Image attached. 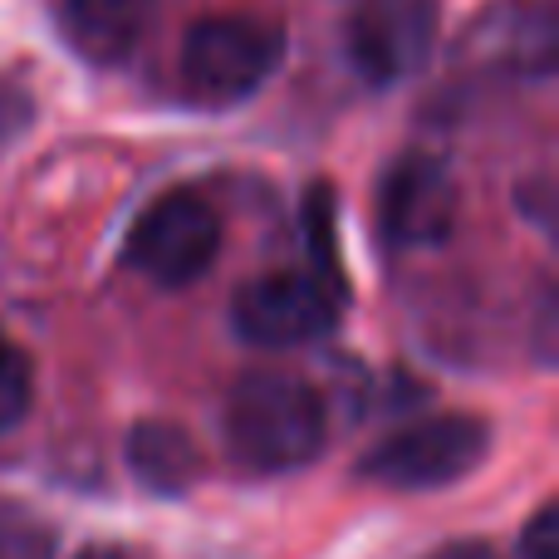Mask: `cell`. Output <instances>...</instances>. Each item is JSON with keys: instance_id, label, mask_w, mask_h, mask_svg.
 Returning a JSON list of instances; mask_svg holds the SVG:
<instances>
[{"instance_id": "cell-1", "label": "cell", "mask_w": 559, "mask_h": 559, "mask_svg": "<svg viewBox=\"0 0 559 559\" xmlns=\"http://www.w3.org/2000/svg\"><path fill=\"white\" fill-rule=\"evenodd\" d=\"M324 397L285 368H255L231 388L226 442L251 472H295L324 452Z\"/></svg>"}, {"instance_id": "cell-2", "label": "cell", "mask_w": 559, "mask_h": 559, "mask_svg": "<svg viewBox=\"0 0 559 559\" xmlns=\"http://www.w3.org/2000/svg\"><path fill=\"white\" fill-rule=\"evenodd\" d=\"M285 35L251 15L197 20L182 39V84L202 104H241L280 69Z\"/></svg>"}, {"instance_id": "cell-3", "label": "cell", "mask_w": 559, "mask_h": 559, "mask_svg": "<svg viewBox=\"0 0 559 559\" xmlns=\"http://www.w3.org/2000/svg\"><path fill=\"white\" fill-rule=\"evenodd\" d=\"M486 447L491 437L476 417H427V423L397 427L393 437H383L358 462V476L388 491H437V486L462 481L486 456Z\"/></svg>"}, {"instance_id": "cell-4", "label": "cell", "mask_w": 559, "mask_h": 559, "mask_svg": "<svg viewBox=\"0 0 559 559\" xmlns=\"http://www.w3.org/2000/svg\"><path fill=\"white\" fill-rule=\"evenodd\" d=\"M222 251V216L197 192H167L128 231V265L153 285H192Z\"/></svg>"}, {"instance_id": "cell-5", "label": "cell", "mask_w": 559, "mask_h": 559, "mask_svg": "<svg viewBox=\"0 0 559 559\" xmlns=\"http://www.w3.org/2000/svg\"><path fill=\"white\" fill-rule=\"evenodd\" d=\"M338 295L319 275H261L236 295V334L255 348H295L334 329Z\"/></svg>"}, {"instance_id": "cell-6", "label": "cell", "mask_w": 559, "mask_h": 559, "mask_svg": "<svg viewBox=\"0 0 559 559\" xmlns=\"http://www.w3.org/2000/svg\"><path fill=\"white\" fill-rule=\"evenodd\" d=\"M437 45L432 0H358L348 15V59L373 84L417 74Z\"/></svg>"}, {"instance_id": "cell-7", "label": "cell", "mask_w": 559, "mask_h": 559, "mask_svg": "<svg viewBox=\"0 0 559 559\" xmlns=\"http://www.w3.org/2000/svg\"><path fill=\"white\" fill-rule=\"evenodd\" d=\"M378 216H383V236L403 251H432L452 236L456 226V182L447 163L427 153H407L383 177V197H378Z\"/></svg>"}, {"instance_id": "cell-8", "label": "cell", "mask_w": 559, "mask_h": 559, "mask_svg": "<svg viewBox=\"0 0 559 559\" xmlns=\"http://www.w3.org/2000/svg\"><path fill=\"white\" fill-rule=\"evenodd\" d=\"M555 55H559L555 0H501L462 39L466 64L521 79H545L555 69Z\"/></svg>"}, {"instance_id": "cell-9", "label": "cell", "mask_w": 559, "mask_h": 559, "mask_svg": "<svg viewBox=\"0 0 559 559\" xmlns=\"http://www.w3.org/2000/svg\"><path fill=\"white\" fill-rule=\"evenodd\" d=\"M64 45L88 64H123L157 20V0H49Z\"/></svg>"}, {"instance_id": "cell-10", "label": "cell", "mask_w": 559, "mask_h": 559, "mask_svg": "<svg viewBox=\"0 0 559 559\" xmlns=\"http://www.w3.org/2000/svg\"><path fill=\"white\" fill-rule=\"evenodd\" d=\"M128 466L133 476L157 496H182L202 472L192 437L173 423H138L128 432Z\"/></svg>"}, {"instance_id": "cell-11", "label": "cell", "mask_w": 559, "mask_h": 559, "mask_svg": "<svg viewBox=\"0 0 559 559\" xmlns=\"http://www.w3.org/2000/svg\"><path fill=\"white\" fill-rule=\"evenodd\" d=\"M29 397H35L29 358L20 354L10 338H0V437H5L10 427H20V417L29 413Z\"/></svg>"}, {"instance_id": "cell-12", "label": "cell", "mask_w": 559, "mask_h": 559, "mask_svg": "<svg viewBox=\"0 0 559 559\" xmlns=\"http://www.w3.org/2000/svg\"><path fill=\"white\" fill-rule=\"evenodd\" d=\"M521 559H559V511L540 506L535 521L521 531Z\"/></svg>"}, {"instance_id": "cell-13", "label": "cell", "mask_w": 559, "mask_h": 559, "mask_svg": "<svg viewBox=\"0 0 559 559\" xmlns=\"http://www.w3.org/2000/svg\"><path fill=\"white\" fill-rule=\"evenodd\" d=\"M432 559H496L486 545H447V550H437Z\"/></svg>"}, {"instance_id": "cell-14", "label": "cell", "mask_w": 559, "mask_h": 559, "mask_svg": "<svg viewBox=\"0 0 559 559\" xmlns=\"http://www.w3.org/2000/svg\"><path fill=\"white\" fill-rule=\"evenodd\" d=\"M79 559H133L128 550H108V545H98V550H84Z\"/></svg>"}]
</instances>
